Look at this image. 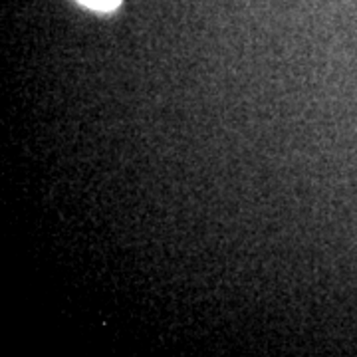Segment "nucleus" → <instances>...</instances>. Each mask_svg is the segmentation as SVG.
Segmentation results:
<instances>
[{
	"label": "nucleus",
	"mask_w": 357,
	"mask_h": 357,
	"mask_svg": "<svg viewBox=\"0 0 357 357\" xmlns=\"http://www.w3.org/2000/svg\"><path fill=\"white\" fill-rule=\"evenodd\" d=\"M79 2L93 8V10H112L121 0H79Z\"/></svg>",
	"instance_id": "1"
}]
</instances>
